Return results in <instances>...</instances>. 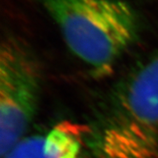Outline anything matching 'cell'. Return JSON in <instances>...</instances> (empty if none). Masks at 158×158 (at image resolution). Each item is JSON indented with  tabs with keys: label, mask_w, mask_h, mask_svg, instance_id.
Returning <instances> with one entry per match:
<instances>
[{
	"label": "cell",
	"mask_w": 158,
	"mask_h": 158,
	"mask_svg": "<svg viewBox=\"0 0 158 158\" xmlns=\"http://www.w3.org/2000/svg\"><path fill=\"white\" fill-rule=\"evenodd\" d=\"M87 144L93 158H158V50L114 88Z\"/></svg>",
	"instance_id": "obj_1"
},
{
	"label": "cell",
	"mask_w": 158,
	"mask_h": 158,
	"mask_svg": "<svg viewBox=\"0 0 158 158\" xmlns=\"http://www.w3.org/2000/svg\"><path fill=\"white\" fill-rule=\"evenodd\" d=\"M41 73L21 40L3 39L0 49V153L4 157L26 137L38 109Z\"/></svg>",
	"instance_id": "obj_3"
},
{
	"label": "cell",
	"mask_w": 158,
	"mask_h": 158,
	"mask_svg": "<svg viewBox=\"0 0 158 158\" xmlns=\"http://www.w3.org/2000/svg\"><path fill=\"white\" fill-rule=\"evenodd\" d=\"M74 55L106 76L137 38L139 17L126 0H40Z\"/></svg>",
	"instance_id": "obj_2"
},
{
	"label": "cell",
	"mask_w": 158,
	"mask_h": 158,
	"mask_svg": "<svg viewBox=\"0 0 158 158\" xmlns=\"http://www.w3.org/2000/svg\"><path fill=\"white\" fill-rule=\"evenodd\" d=\"M90 129L63 120L43 133L26 136L2 158H86Z\"/></svg>",
	"instance_id": "obj_4"
}]
</instances>
